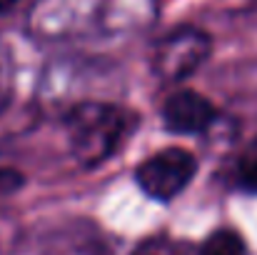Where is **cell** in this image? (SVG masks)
<instances>
[{
  "label": "cell",
  "mask_w": 257,
  "mask_h": 255,
  "mask_svg": "<svg viewBox=\"0 0 257 255\" xmlns=\"http://www.w3.org/2000/svg\"><path fill=\"white\" fill-rule=\"evenodd\" d=\"M158 0H35L30 30L48 40L112 38L145 30Z\"/></svg>",
  "instance_id": "1"
},
{
  "label": "cell",
  "mask_w": 257,
  "mask_h": 255,
  "mask_svg": "<svg viewBox=\"0 0 257 255\" xmlns=\"http://www.w3.org/2000/svg\"><path fill=\"white\" fill-rule=\"evenodd\" d=\"M200 255H247V243L232 228H220L205 238Z\"/></svg>",
  "instance_id": "6"
},
{
  "label": "cell",
  "mask_w": 257,
  "mask_h": 255,
  "mask_svg": "<svg viewBox=\"0 0 257 255\" xmlns=\"http://www.w3.org/2000/svg\"><path fill=\"white\" fill-rule=\"evenodd\" d=\"M25 0H0V18L3 15H8V13H13L18 5H23Z\"/></svg>",
  "instance_id": "8"
},
{
  "label": "cell",
  "mask_w": 257,
  "mask_h": 255,
  "mask_svg": "<svg viewBox=\"0 0 257 255\" xmlns=\"http://www.w3.org/2000/svg\"><path fill=\"white\" fill-rule=\"evenodd\" d=\"M235 183L245 193L257 195V143H252L235 165Z\"/></svg>",
  "instance_id": "7"
},
{
  "label": "cell",
  "mask_w": 257,
  "mask_h": 255,
  "mask_svg": "<svg viewBox=\"0 0 257 255\" xmlns=\"http://www.w3.org/2000/svg\"><path fill=\"white\" fill-rule=\"evenodd\" d=\"M212 40L195 25H180L163 35L153 48V73L163 83H182L210 58Z\"/></svg>",
  "instance_id": "3"
},
{
  "label": "cell",
  "mask_w": 257,
  "mask_h": 255,
  "mask_svg": "<svg viewBox=\"0 0 257 255\" xmlns=\"http://www.w3.org/2000/svg\"><path fill=\"white\" fill-rule=\"evenodd\" d=\"M195 173L197 160L190 150L165 148L160 153H153L135 168V180L148 198L158 203H170L192 183Z\"/></svg>",
  "instance_id": "4"
},
{
  "label": "cell",
  "mask_w": 257,
  "mask_h": 255,
  "mask_svg": "<svg viewBox=\"0 0 257 255\" xmlns=\"http://www.w3.org/2000/svg\"><path fill=\"white\" fill-rule=\"evenodd\" d=\"M135 125V113L112 103H78L65 115L68 143L83 168H97L110 160Z\"/></svg>",
  "instance_id": "2"
},
{
  "label": "cell",
  "mask_w": 257,
  "mask_h": 255,
  "mask_svg": "<svg viewBox=\"0 0 257 255\" xmlns=\"http://www.w3.org/2000/svg\"><path fill=\"white\" fill-rule=\"evenodd\" d=\"M215 118H217L215 105L195 90H177L163 105V123L175 135L205 133L210 130Z\"/></svg>",
  "instance_id": "5"
}]
</instances>
